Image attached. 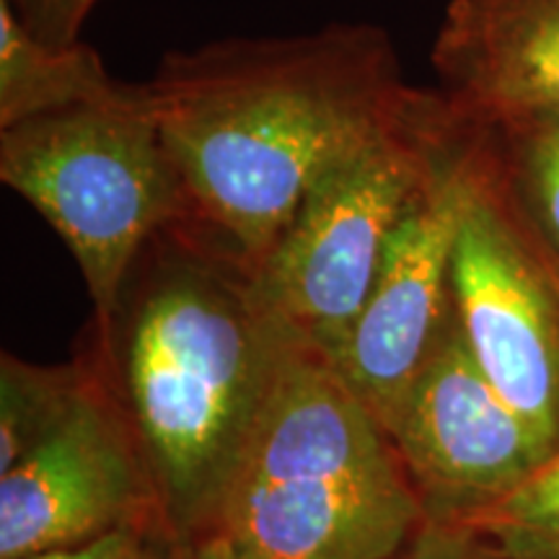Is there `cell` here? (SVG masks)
<instances>
[{
  "label": "cell",
  "mask_w": 559,
  "mask_h": 559,
  "mask_svg": "<svg viewBox=\"0 0 559 559\" xmlns=\"http://www.w3.org/2000/svg\"><path fill=\"white\" fill-rule=\"evenodd\" d=\"M423 523L373 412L313 383L272 404L207 534L236 559H391Z\"/></svg>",
  "instance_id": "cell-3"
},
{
  "label": "cell",
  "mask_w": 559,
  "mask_h": 559,
  "mask_svg": "<svg viewBox=\"0 0 559 559\" xmlns=\"http://www.w3.org/2000/svg\"><path fill=\"white\" fill-rule=\"evenodd\" d=\"M171 559H236L230 549L223 544L218 536L207 534L198 536V539L174 542Z\"/></svg>",
  "instance_id": "cell-18"
},
{
  "label": "cell",
  "mask_w": 559,
  "mask_h": 559,
  "mask_svg": "<svg viewBox=\"0 0 559 559\" xmlns=\"http://www.w3.org/2000/svg\"><path fill=\"white\" fill-rule=\"evenodd\" d=\"M464 130L466 120L440 91L412 88L386 122L306 192L260 272V288L326 358L358 319L409 202Z\"/></svg>",
  "instance_id": "cell-4"
},
{
  "label": "cell",
  "mask_w": 559,
  "mask_h": 559,
  "mask_svg": "<svg viewBox=\"0 0 559 559\" xmlns=\"http://www.w3.org/2000/svg\"><path fill=\"white\" fill-rule=\"evenodd\" d=\"M474 124L419 187L391 236L366 304L332 366L379 423L400 402L453 321L451 257Z\"/></svg>",
  "instance_id": "cell-9"
},
{
  "label": "cell",
  "mask_w": 559,
  "mask_h": 559,
  "mask_svg": "<svg viewBox=\"0 0 559 559\" xmlns=\"http://www.w3.org/2000/svg\"><path fill=\"white\" fill-rule=\"evenodd\" d=\"M0 179L60 236L94 313L115 306L132 262L185 221V192L143 83L130 102L75 107L0 130Z\"/></svg>",
  "instance_id": "cell-5"
},
{
  "label": "cell",
  "mask_w": 559,
  "mask_h": 559,
  "mask_svg": "<svg viewBox=\"0 0 559 559\" xmlns=\"http://www.w3.org/2000/svg\"><path fill=\"white\" fill-rule=\"evenodd\" d=\"M91 386L86 362L41 366L0 355V474L13 469L73 415Z\"/></svg>",
  "instance_id": "cell-13"
},
{
  "label": "cell",
  "mask_w": 559,
  "mask_h": 559,
  "mask_svg": "<svg viewBox=\"0 0 559 559\" xmlns=\"http://www.w3.org/2000/svg\"><path fill=\"white\" fill-rule=\"evenodd\" d=\"M391 559H508L498 544L469 523L425 521Z\"/></svg>",
  "instance_id": "cell-15"
},
{
  "label": "cell",
  "mask_w": 559,
  "mask_h": 559,
  "mask_svg": "<svg viewBox=\"0 0 559 559\" xmlns=\"http://www.w3.org/2000/svg\"><path fill=\"white\" fill-rule=\"evenodd\" d=\"M88 376L73 415L0 474V559L79 547L124 528L169 534L128 423Z\"/></svg>",
  "instance_id": "cell-8"
},
{
  "label": "cell",
  "mask_w": 559,
  "mask_h": 559,
  "mask_svg": "<svg viewBox=\"0 0 559 559\" xmlns=\"http://www.w3.org/2000/svg\"><path fill=\"white\" fill-rule=\"evenodd\" d=\"M456 324L489 383L559 451V267L515 213L474 124L451 257Z\"/></svg>",
  "instance_id": "cell-6"
},
{
  "label": "cell",
  "mask_w": 559,
  "mask_h": 559,
  "mask_svg": "<svg viewBox=\"0 0 559 559\" xmlns=\"http://www.w3.org/2000/svg\"><path fill=\"white\" fill-rule=\"evenodd\" d=\"M143 88L185 192L181 223L260 277L313 181L415 86L383 26L334 21L169 52Z\"/></svg>",
  "instance_id": "cell-1"
},
{
  "label": "cell",
  "mask_w": 559,
  "mask_h": 559,
  "mask_svg": "<svg viewBox=\"0 0 559 559\" xmlns=\"http://www.w3.org/2000/svg\"><path fill=\"white\" fill-rule=\"evenodd\" d=\"M298 340L260 277L181 221L91 319L75 355L128 423L177 542L213 528Z\"/></svg>",
  "instance_id": "cell-2"
},
{
  "label": "cell",
  "mask_w": 559,
  "mask_h": 559,
  "mask_svg": "<svg viewBox=\"0 0 559 559\" xmlns=\"http://www.w3.org/2000/svg\"><path fill=\"white\" fill-rule=\"evenodd\" d=\"M515 213L559 267V115L481 128Z\"/></svg>",
  "instance_id": "cell-12"
},
{
  "label": "cell",
  "mask_w": 559,
  "mask_h": 559,
  "mask_svg": "<svg viewBox=\"0 0 559 559\" xmlns=\"http://www.w3.org/2000/svg\"><path fill=\"white\" fill-rule=\"evenodd\" d=\"M425 521L474 523L551 453L472 358L453 313L438 347L381 419Z\"/></svg>",
  "instance_id": "cell-7"
},
{
  "label": "cell",
  "mask_w": 559,
  "mask_h": 559,
  "mask_svg": "<svg viewBox=\"0 0 559 559\" xmlns=\"http://www.w3.org/2000/svg\"><path fill=\"white\" fill-rule=\"evenodd\" d=\"M469 526L487 534L508 559H559V451Z\"/></svg>",
  "instance_id": "cell-14"
},
{
  "label": "cell",
  "mask_w": 559,
  "mask_h": 559,
  "mask_svg": "<svg viewBox=\"0 0 559 559\" xmlns=\"http://www.w3.org/2000/svg\"><path fill=\"white\" fill-rule=\"evenodd\" d=\"M34 37L50 45L81 41V29L99 0H5Z\"/></svg>",
  "instance_id": "cell-17"
},
{
  "label": "cell",
  "mask_w": 559,
  "mask_h": 559,
  "mask_svg": "<svg viewBox=\"0 0 559 559\" xmlns=\"http://www.w3.org/2000/svg\"><path fill=\"white\" fill-rule=\"evenodd\" d=\"M174 536L160 528H124L79 547L52 549L24 559H171Z\"/></svg>",
  "instance_id": "cell-16"
},
{
  "label": "cell",
  "mask_w": 559,
  "mask_h": 559,
  "mask_svg": "<svg viewBox=\"0 0 559 559\" xmlns=\"http://www.w3.org/2000/svg\"><path fill=\"white\" fill-rule=\"evenodd\" d=\"M430 58L443 99L477 128L559 115V0H451Z\"/></svg>",
  "instance_id": "cell-10"
},
{
  "label": "cell",
  "mask_w": 559,
  "mask_h": 559,
  "mask_svg": "<svg viewBox=\"0 0 559 559\" xmlns=\"http://www.w3.org/2000/svg\"><path fill=\"white\" fill-rule=\"evenodd\" d=\"M138 83L109 73L94 47L50 45L0 0V130L75 107L130 102Z\"/></svg>",
  "instance_id": "cell-11"
}]
</instances>
